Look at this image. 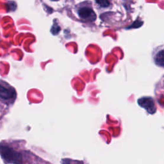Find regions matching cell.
Listing matches in <instances>:
<instances>
[{
	"label": "cell",
	"instance_id": "obj_1",
	"mask_svg": "<svg viewBox=\"0 0 164 164\" xmlns=\"http://www.w3.org/2000/svg\"><path fill=\"white\" fill-rule=\"evenodd\" d=\"M78 17L83 22H93L96 20L97 15L90 1L81 3L76 6Z\"/></svg>",
	"mask_w": 164,
	"mask_h": 164
},
{
	"label": "cell",
	"instance_id": "obj_2",
	"mask_svg": "<svg viewBox=\"0 0 164 164\" xmlns=\"http://www.w3.org/2000/svg\"><path fill=\"white\" fill-rule=\"evenodd\" d=\"M0 156L6 163L23 164L22 155L5 144H0Z\"/></svg>",
	"mask_w": 164,
	"mask_h": 164
},
{
	"label": "cell",
	"instance_id": "obj_3",
	"mask_svg": "<svg viewBox=\"0 0 164 164\" xmlns=\"http://www.w3.org/2000/svg\"><path fill=\"white\" fill-rule=\"evenodd\" d=\"M16 97L15 89L8 84L0 83V99L5 101H12Z\"/></svg>",
	"mask_w": 164,
	"mask_h": 164
},
{
	"label": "cell",
	"instance_id": "obj_4",
	"mask_svg": "<svg viewBox=\"0 0 164 164\" xmlns=\"http://www.w3.org/2000/svg\"><path fill=\"white\" fill-rule=\"evenodd\" d=\"M138 104L140 107L146 109L148 113L153 114L157 110L154 99L151 97H142L138 99Z\"/></svg>",
	"mask_w": 164,
	"mask_h": 164
},
{
	"label": "cell",
	"instance_id": "obj_5",
	"mask_svg": "<svg viewBox=\"0 0 164 164\" xmlns=\"http://www.w3.org/2000/svg\"><path fill=\"white\" fill-rule=\"evenodd\" d=\"M153 59L156 65L161 67H163L164 53L163 46L158 47L157 48L155 49V51H153Z\"/></svg>",
	"mask_w": 164,
	"mask_h": 164
},
{
	"label": "cell",
	"instance_id": "obj_6",
	"mask_svg": "<svg viewBox=\"0 0 164 164\" xmlns=\"http://www.w3.org/2000/svg\"><path fill=\"white\" fill-rule=\"evenodd\" d=\"M96 3L100 7L107 9L112 6V0H96Z\"/></svg>",
	"mask_w": 164,
	"mask_h": 164
},
{
	"label": "cell",
	"instance_id": "obj_7",
	"mask_svg": "<svg viewBox=\"0 0 164 164\" xmlns=\"http://www.w3.org/2000/svg\"><path fill=\"white\" fill-rule=\"evenodd\" d=\"M52 1H59V0H52Z\"/></svg>",
	"mask_w": 164,
	"mask_h": 164
}]
</instances>
